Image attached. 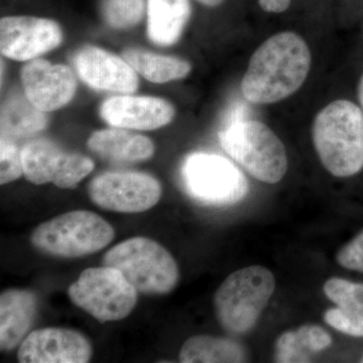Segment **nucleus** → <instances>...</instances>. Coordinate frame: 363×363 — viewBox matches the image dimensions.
I'll list each match as a JSON object with an SVG mask.
<instances>
[{
	"instance_id": "obj_1",
	"label": "nucleus",
	"mask_w": 363,
	"mask_h": 363,
	"mask_svg": "<svg viewBox=\"0 0 363 363\" xmlns=\"http://www.w3.org/2000/svg\"><path fill=\"white\" fill-rule=\"evenodd\" d=\"M311 52L301 35L281 32L253 52L240 89L247 101L272 104L297 92L309 75Z\"/></svg>"
},
{
	"instance_id": "obj_2",
	"label": "nucleus",
	"mask_w": 363,
	"mask_h": 363,
	"mask_svg": "<svg viewBox=\"0 0 363 363\" xmlns=\"http://www.w3.org/2000/svg\"><path fill=\"white\" fill-rule=\"evenodd\" d=\"M313 143L332 176L348 178L363 169V113L350 100L339 99L315 117Z\"/></svg>"
},
{
	"instance_id": "obj_3",
	"label": "nucleus",
	"mask_w": 363,
	"mask_h": 363,
	"mask_svg": "<svg viewBox=\"0 0 363 363\" xmlns=\"http://www.w3.org/2000/svg\"><path fill=\"white\" fill-rule=\"evenodd\" d=\"M218 138L226 154L257 180L276 184L285 177V145L267 124L245 119L242 106L229 112Z\"/></svg>"
},
{
	"instance_id": "obj_4",
	"label": "nucleus",
	"mask_w": 363,
	"mask_h": 363,
	"mask_svg": "<svg viewBox=\"0 0 363 363\" xmlns=\"http://www.w3.org/2000/svg\"><path fill=\"white\" fill-rule=\"evenodd\" d=\"M276 289L274 274L267 267H243L227 277L214 295V310L222 328L233 335L253 329Z\"/></svg>"
},
{
	"instance_id": "obj_5",
	"label": "nucleus",
	"mask_w": 363,
	"mask_h": 363,
	"mask_svg": "<svg viewBox=\"0 0 363 363\" xmlns=\"http://www.w3.org/2000/svg\"><path fill=\"white\" fill-rule=\"evenodd\" d=\"M102 266L123 272L136 291L145 295H167L180 279L173 255L147 238H131L118 243L105 253Z\"/></svg>"
},
{
	"instance_id": "obj_6",
	"label": "nucleus",
	"mask_w": 363,
	"mask_h": 363,
	"mask_svg": "<svg viewBox=\"0 0 363 363\" xmlns=\"http://www.w3.org/2000/svg\"><path fill=\"white\" fill-rule=\"evenodd\" d=\"M114 236L113 227L101 216L77 210L40 224L30 235V243L50 257L76 259L100 252Z\"/></svg>"
},
{
	"instance_id": "obj_7",
	"label": "nucleus",
	"mask_w": 363,
	"mask_h": 363,
	"mask_svg": "<svg viewBox=\"0 0 363 363\" xmlns=\"http://www.w3.org/2000/svg\"><path fill=\"white\" fill-rule=\"evenodd\" d=\"M180 176L188 196L208 206L238 204L250 192L245 174L220 155L204 152L188 155L182 162Z\"/></svg>"
},
{
	"instance_id": "obj_8",
	"label": "nucleus",
	"mask_w": 363,
	"mask_h": 363,
	"mask_svg": "<svg viewBox=\"0 0 363 363\" xmlns=\"http://www.w3.org/2000/svg\"><path fill=\"white\" fill-rule=\"evenodd\" d=\"M74 305L99 323L121 321L135 309L138 292L114 267H90L68 289Z\"/></svg>"
},
{
	"instance_id": "obj_9",
	"label": "nucleus",
	"mask_w": 363,
	"mask_h": 363,
	"mask_svg": "<svg viewBox=\"0 0 363 363\" xmlns=\"http://www.w3.org/2000/svg\"><path fill=\"white\" fill-rule=\"evenodd\" d=\"M91 201L107 211L135 214L156 206L161 199L160 182L140 172H106L88 186Z\"/></svg>"
},
{
	"instance_id": "obj_10",
	"label": "nucleus",
	"mask_w": 363,
	"mask_h": 363,
	"mask_svg": "<svg viewBox=\"0 0 363 363\" xmlns=\"http://www.w3.org/2000/svg\"><path fill=\"white\" fill-rule=\"evenodd\" d=\"M23 176L35 185L52 183L56 187L72 189L94 169L90 157L66 152L52 140H30L21 147Z\"/></svg>"
},
{
	"instance_id": "obj_11",
	"label": "nucleus",
	"mask_w": 363,
	"mask_h": 363,
	"mask_svg": "<svg viewBox=\"0 0 363 363\" xmlns=\"http://www.w3.org/2000/svg\"><path fill=\"white\" fill-rule=\"evenodd\" d=\"M63 42L56 21L33 16H6L0 21V49L6 58L32 61Z\"/></svg>"
},
{
	"instance_id": "obj_12",
	"label": "nucleus",
	"mask_w": 363,
	"mask_h": 363,
	"mask_svg": "<svg viewBox=\"0 0 363 363\" xmlns=\"http://www.w3.org/2000/svg\"><path fill=\"white\" fill-rule=\"evenodd\" d=\"M26 97L40 111L51 112L63 108L75 96V75L69 67L45 60L28 62L21 71Z\"/></svg>"
},
{
	"instance_id": "obj_13",
	"label": "nucleus",
	"mask_w": 363,
	"mask_h": 363,
	"mask_svg": "<svg viewBox=\"0 0 363 363\" xmlns=\"http://www.w3.org/2000/svg\"><path fill=\"white\" fill-rule=\"evenodd\" d=\"M92 345L85 335L68 328H43L30 332L18 352L21 363H86Z\"/></svg>"
},
{
	"instance_id": "obj_14",
	"label": "nucleus",
	"mask_w": 363,
	"mask_h": 363,
	"mask_svg": "<svg viewBox=\"0 0 363 363\" xmlns=\"http://www.w3.org/2000/svg\"><path fill=\"white\" fill-rule=\"evenodd\" d=\"M74 64L79 78L92 89L131 94L140 84L138 73L123 57L95 45L81 48Z\"/></svg>"
},
{
	"instance_id": "obj_15",
	"label": "nucleus",
	"mask_w": 363,
	"mask_h": 363,
	"mask_svg": "<svg viewBox=\"0 0 363 363\" xmlns=\"http://www.w3.org/2000/svg\"><path fill=\"white\" fill-rule=\"evenodd\" d=\"M175 114V107L169 101L152 96L123 94L108 98L100 106L105 123L125 130H157L168 125Z\"/></svg>"
},
{
	"instance_id": "obj_16",
	"label": "nucleus",
	"mask_w": 363,
	"mask_h": 363,
	"mask_svg": "<svg viewBox=\"0 0 363 363\" xmlns=\"http://www.w3.org/2000/svg\"><path fill=\"white\" fill-rule=\"evenodd\" d=\"M38 297L30 290L9 289L0 296V348L13 350L32 329L38 314Z\"/></svg>"
},
{
	"instance_id": "obj_17",
	"label": "nucleus",
	"mask_w": 363,
	"mask_h": 363,
	"mask_svg": "<svg viewBox=\"0 0 363 363\" xmlns=\"http://www.w3.org/2000/svg\"><path fill=\"white\" fill-rule=\"evenodd\" d=\"M87 147L98 156L116 162L147 161L155 154L154 143L149 138L119 128L95 131L88 138Z\"/></svg>"
},
{
	"instance_id": "obj_18",
	"label": "nucleus",
	"mask_w": 363,
	"mask_h": 363,
	"mask_svg": "<svg viewBox=\"0 0 363 363\" xmlns=\"http://www.w3.org/2000/svg\"><path fill=\"white\" fill-rule=\"evenodd\" d=\"M189 0H147V37L155 45H175L190 21Z\"/></svg>"
},
{
	"instance_id": "obj_19",
	"label": "nucleus",
	"mask_w": 363,
	"mask_h": 363,
	"mask_svg": "<svg viewBox=\"0 0 363 363\" xmlns=\"http://www.w3.org/2000/svg\"><path fill=\"white\" fill-rule=\"evenodd\" d=\"M331 343L330 334L321 326L304 325L279 336L274 347V362H310L312 355L327 350Z\"/></svg>"
},
{
	"instance_id": "obj_20",
	"label": "nucleus",
	"mask_w": 363,
	"mask_h": 363,
	"mask_svg": "<svg viewBox=\"0 0 363 363\" xmlns=\"http://www.w3.org/2000/svg\"><path fill=\"white\" fill-rule=\"evenodd\" d=\"M49 123L45 111L30 104L26 95L7 98L1 108V136L11 140L33 138Z\"/></svg>"
},
{
	"instance_id": "obj_21",
	"label": "nucleus",
	"mask_w": 363,
	"mask_h": 363,
	"mask_svg": "<svg viewBox=\"0 0 363 363\" xmlns=\"http://www.w3.org/2000/svg\"><path fill=\"white\" fill-rule=\"evenodd\" d=\"M179 358L183 363H238L247 362V355L233 339L196 335L184 343Z\"/></svg>"
},
{
	"instance_id": "obj_22",
	"label": "nucleus",
	"mask_w": 363,
	"mask_h": 363,
	"mask_svg": "<svg viewBox=\"0 0 363 363\" xmlns=\"http://www.w3.org/2000/svg\"><path fill=\"white\" fill-rule=\"evenodd\" d=\"M123 57L135 69L136 73L157 84L180 80L187 77L192 71V65L186 60L155 54L135 48L125 50Z\"/></svg>"
},
{
	"instance_id": "obj_23",
	"label": "nucleus",
	"mask_w": 363,
	"mask_h": 363,
	"mask_svg": "<svg viewBox=\"0 0 363 363\" xmlns=\"http://www.w3.org/2000/svg\"><path fill=\"white\" fill-rule=\"evenodd\" d=\"M101 16L105 23L116 30L133 28L145 14L143 0H102Z\"/></svg>"
},
{
	"instance_id": "obj_24",
	"label": "nucleus",
	"mask_w": 363,
	"mask_h": 363,
	"mask_svg": "<svg viewBox=\"0 0 363 363\" xmlns=\"http://www.w3.org/2000/svg\"><path fill=\"white\" fill-rule=\"evenodd\" d=\"M323 290L326 297L337 307L363 314V284L331 278L325 283Z\"/></svg>"
},
{
	"instance_id": "obj_25",
	"label": "nucleus",
	"mask_w": 363,
	"mask_h": 363,
	"mask_svg": "<svg viewBox=\"0 0 363 363\" xmlns=\"http://www.w3.org/2000/svg\"><path fill=\"white\" fill-rule=\"evenodd\" d=\"M1 154V169H0V183L1 185L18 180L23 175L21 149L11 138L1 136L0 143Z\"/></svg>"
},
{
	"instance_id": "obj_26",
	"label": "nucleus",
	"mask_w": 363,
	"mask_h": 363,
	"mask_svg": "<svg viewBox=\"0 0 363 363\" xmlns=\"http://www.w3.org/2000/svg\"><path fill=\"white\" fill-rule=\"evenodd\" d=\"M324 321L332 328L352 337H363V314L336 306L324 313Z\"/></svg>"
},
{
	"instance_id": "obj_27",
	"label": "nucleus",
	"mask_w": 363,
	"mask_h": 363,
	"mask_svg": "<svg viewBox=\"0 0 363 363\" xmlns=\"http://www.w3.org/2000/svg\"><path fill=\"white\" fill-rule=\"evenodd\" d=\"M336 260L344 269L363 272V230L338 250Z\"/></svg>"
},
{
	"instance_id": "obj_28",
	"label": "nucleus",
	"mask_w": 363,
	"mask_h": 363,
	"mask_svg": "<svg viewBox=\"0 0 363 363\" xmlns=\"http://www.w3.org/2000/svg\"><path fill=\"white\" fill-rule=\"evenodd\" d=\"M292 0H259L262 11L269 13H281L291 6Z\"/></svg>"
},
{
	"instance_id": "obj_29",
	"label": "nucleus",
	"mask_w": 363,
	"mask_h": 363,
	"mask_svg": "<svg viewBox=\"0 0 363 363\" xmlns=\"http://www.w3.org/2000/svg\"><path fill=\"white\" fill-rule=\"evenodd\" d=\"M197 1L200 2V4H203V6L216 7L220 6L224 0H197Z\"/></svg>"
},
{
	"instance_id": "obj_30",
	"label": "nucleus",
	"mask_w": 363,
	"mask_h": 363,
	"mask_svg": "<svg viewBox=\"0 0 363 363\" xmlns=\"http://www.w3.org/2000/svg\"><path fill=\"white\" fill-rule=\"evenodd\" d=\"M358 99H359L360 106L363 113V74L360 77L359 83H358Z\"/></svg>"
},
{
	"instance_id": "obj_31",
	"label": "nucleus",
	"mask_w": 363,
	"mask_h": 363,
	"mask_svg": "<svg viewBox=\"0 0 363 363\" xmlns=\"http://www.w3.org/2000/svg\"><path fill=\"white\" fill-rule=\"evenodd\" d=\"M362 362H363V357H362Z\"/></svg>"
}]
</instances>
